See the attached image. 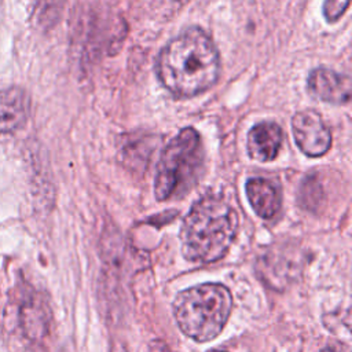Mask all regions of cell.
I'll list each match as a JSON object with an SVG mask.
<instances>
[{"instance_id":"obj_5","label":"cell","mask_w":352,"mask_h":352,"mask_svg":"<svg viewBox=\"0 0 352 352\" xmlns=\"http://www.w3.org/2000/svg\"><path fill=\"white\" fill-rule=\"evenodd\" d=\"M294 142L307 157L318 158L324 155L331 146V133L319 113L305 109L292 118Z\"/></svg>"},{"instance_id":"obj_4","label":"cell","mask_w":352,"mask_h":352,"mask_svg":"<svg viewBox=\"0 0 352 352\" xmlns=\"http://www.w3.org/2000/svg\"><path fill=\"white\" fill-rule=\"evenodd\" d=\"M204 168V146L199 133L186 126L172 138L161 153L154 179V195L169 199L187 191Z\"/></svg>"},{"instance_id":"obj_6","label":"cell","mask_w":352,"mask_h":352,"mask_svg":"<svg viewBox=\"0 0 352 352\" xmlns=\"http://www.w3.org/2000/svg\"><path fill=\"white\" fill-rule=\"evenodd\" d=\"M307 91L316 100L346 104L351 100V78L329 67H316L307 78Z\"/></svg>"},{"instance_id":"obj_10","label":"cell","mask_w":352,"mask_h":352,"mask_svg":"<svg viewBox=\"0 0 352 352\" xmlns=\"http://www.w3.org/2000/svg\"><path fill=\"white\" fill-rule=\"evenodd\" d=\"M22 324L32 338H41L48 329L50 315L47 305L41 300H32L22 308Z\"/></svg>"},{"instance_id":"obj_7","label":"cell","mask_w":352,"mask_h":352,"mask_svg":"<svg viewBox=\"0 0 352 352\" xmlns=\"http://www.w3.org/2000/svg\"><path fill=\"white\" fill-rule=\"evenodd\" d=\"M29 118V95L19 87L0 89V142L8 140Z\"/></svg>"},{"instance_id":"obj_8","label":"cell","mask_w":352,"mask_h":352,"mask_svg":"<svg viewBox=\"0 0 352 352\" xmlns=\"http://www.w3.org/2000/svg\"><path fill=\"white\" fill-rule=\"evenodd\" d=\"M283 142L282 128L272 121H261L253 125L248 133L246 148L252 160L268 162L276 158Z\"/></svg>"},{"instance_id":"obj_3","label":"cell","mask_w":352,"mask_h":352,"mask_svg":"<svg viewBox=\"0 0 352 352\" xmlns=\"http://www.w3.org/2000/svg\"><path fill=\"white\" fill-rule=\"evenodd\" d=\"M232 297L220 283H202L182 290L173 300V315L182 333L205 342L216 338L231 314Z\"/></svg>"},{"instance_id":"obj_15","label":"cell","mask_w":352,"mask_h":352,"mask_svg":"<svg viewBox=\"0 0 352 352\" xmlns=\"http://www.w3.org/2000/svg\"><path fill=\"white\" fill-rule=\"evenodd\" d=\"M177 1H179V0H177Z\"/></svg>"},{"instance_id":"obj_9","label":"cell","mask_w":352,"mask_h":352,"mask_svg":"<svg viewBox=\"0 0 352 352\" xmlns=\"http://www.w3.org/2000/svg\"><path fill=\"white\" fill-rule=\"evenodd\" d=\"M248 201L261 219H272L280 209L282 197L279 188L268 179L253 177L245 184Z\"/></svg>"},{"instance_id":"obj_14","label":"cell","mask_w":352,"mask_h":352,"mask_svg":"<svg viewBox=\"0 0 352 352\" xmlns=\"http://www.w3.org/2000/svg\"><path fill=\"white\" fill-rule=\"evenodd\" d=\"M208 352H224V351H208Z\"/></svg>"},{"instance_id":"obj_11","label":"cell","mask_w":352,"mask_h":352,"mask_svg":"<svg viewBox=\"0 0 352 352\" xmlns=\"http://www.w3.org/2000/svg\"><path fill=\"white\" fill-rule=\"evenodd\" d=\"M351 0H324L323 1V16L327 22L333 23L338 21L349 7Z\"/></svg>"},{"instance_id":"obj_2","label":"cell","mask_w":352,"mask_h":352,"mask_svg":"<svg viewBox=\"0 0 352 352\" xmlns=\"http://www.w3.org/2000/svg\"><path fill=\"white\" fill-rule=\"evenodd\" d=\"M238 230V214L217 195L198 199L183 220L180 241L183 256L192 263L220 260L231 248Z\"/></svg>"},{"instance_id":"obj_1","label":"cell","mask_w":352,"mask_h":352,"mask_svg":"<svg viewBox=\"0 0 352 352\" xmlns=\"http://www.w3.org/2000/svg\"><path fill=\"white\" fill-rule=\"evenodd\" d=\"M155 73L161 85L177 98L204 94L220 76V56L210 36L190 26L158 54Z\"/></svg>"},{"instance_id":"obj_12","label":"cell","mask_w":352,"mask_h":352,"mask_svg":"<svg viewBox=\"0 0 352 352\" xmlns=\"http://www.w3.org/2000/svg\"><path fill=\"white\" fill-rule=\"evenodd\" d=\"M56 1L58 0H34L36 15L43 25H48L54 19Z\"/></svg>"},{"instance_id":"obj_13","label":"cell","mask_w":352,"mask_h":352,"mask_svg":"<svg viewBox=\"0 0 352 352\" xmlns=\"http://www.w3.org/2000/svg\"><path fill=\"white\" fill-rule=\"evenodd\" d=\"M322 352H336V351H333V349H330V348H326V349H323Z\"/></svg>"}]
</instances>
